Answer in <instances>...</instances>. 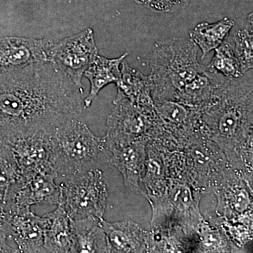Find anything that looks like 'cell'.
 <instances>
[{
	"label": "cell",
	"instance_id": "obj_25",
	"mask_svg": "<svg viewBox=\"0 0 253 253\" xmlns=\"http://www.w3.org/2000/svg\"><path fill=\"white\" fill-rule=\"evenodd\" d=\"M207 68L208 71L219 73L229 80L239 79L244 75L233 43L225 41L214 49V56Z\"/></svg>",
	"mask_w": 253,
	"mask_h": 253
},
{
	"label": "cell",
	"instance_id": "obj_19",
	"mask_svg": "<svg viewBox=\"0 0 253 253\" xmlns=\"http://www.w3.org/2000/svg\"><path fill=\"white\" fill-rule=\"evenodd\" d=\"M44 248L45 253H71L72 232L71 218L61 205L44 214Z\"/></svg>",
	"mask_w": 253,
	"mask_h": 253
},
{
	"label": "cell",
	"instance_id": "obj_18",
	"mask_svg": "<svg viewBox=\"0 0 253 253\" xmlns=\"http://www.w3.org/2000/svg\"><path fill=\"white\" fill-rule=\"evenodd\" d=\"M103 218L87 217L71 219V253H111L106 233L101 224Z\"/></svg>",
	"mask_w": 253,
	"mask_h": 253
},
{
	"label": "cell",
	"instance_id": "obj_2",
	"mask_svg": "<svg viewBox=\"0 0 253 253\" xmlns=\"http://www.w3.org/2000/svg\"><path fill=\"white\" fill-rule=\"evenodd\" d=\"M201 113L204 134L232 167L253 175V70L229 80L217 99Z\"/></svg>",
	"mask_w": 253,
	"mask_h": 253
},
{
	"label": "cell",
	"instance_id": "obj_21",
	"mask_svg": "<svg viewBox=\"0 0 253 253\" xmlns=\"http://www.w3.org/2000/svg\"><path fill=\"white\" fill-rule=\"evenodd\" d=\"M127 53L116 59H107L98 55L84 74L90 82L91 88L89 94L84 99V109L89 108L99 91L111 83H116L121 76L123 60L127 56Z\"/></svg>",
	"mask_w": 253,
	"mask_h": 253
},
{
	"label": "cell",
	"instance_id": "obj_24",
	"mask_svg": "<svg viewBox=\"0 0 253 253\" xmlns=\"http://www.w3.org/2000/svg\"><path fill=\"white\" fill-rule=\"evenodd\" d=\"M197 244L194 253H241L229 241L218 224L205 218L197 232Z\"/></svg>",
	"mask_w": 253,
	"mask_h": 253
},
{
	"label": "cell",
	"instance_id": "obj_20",
	"mask_svg": "<svg viewBox=\"0 0 253 253\" xmlns=\"http://www.w3.org/2000/svg\"><path fill=\"white\" fill-rule=\"evenodd\" d=\"M121 76L117 83L116 99L126 98L134 104L154 106L149 76H146L129 66L123 60Z\"/></svg>",
	"mask_w": 253,
	"mask_h": 253
},
{
	"label": "cell",
	"instance_id": "obj_14",
	"mask_svg": "<svg viewBox=\"0 0 253 253\" xmlns=\"http://www.w3.org/2000/svg\"><path fill=\"white\" fill-rule=\"evenodd\" d=\"M49 134L37 133L13 141L7 146L17 162L21 179L41 172L56 174L51 161Z\"/></svg>",
	"mask_w": 253,
	"mask_h": 253
},
{
	"label": "cell",
	"instance_id": "obj_23",
	"mask_svg": "<svg viewBox=\"0 0 253 253\" xmlns=\"http://www.w3.org/2000/svg\"><path fill=\"white\" fill-rule=\"evenodd\" d=\"M234 23L231 18L225 17L217 22H202L195 26L189 33V38L202 51L201 59H204L208 53L222 44Z\"/></svg>",
	"mask_w": 253,
	"mask_h": 253
},
{
	"label": "cell",
	"instance_id": "obj_1",
	"mask_svg": "<svg viewBox=\"0 0 253 253\" xmlns=\"http://www.w3.org/2000/svg\"><path fill=\"white\" fill-rule=\"evenodd\" d=\"M83 94V88L51 61L16 70L9 82L0 84V148L37 133H51L81 117Z\"/></svg>",
	"mask_w": 253,
	"mask_h": 253
},
{
	"label": "cell",
	"instance_id": "obj_4",
	"mask_svg": "<svg viewBox=\"0 0 253 253\" xmlns=\"http://www.w3.org/2000/svg\"><path fill=\"white\" fill-rule=\"evenodd\" d=\"M197 46L190 38H170L155 43L150 60L151 94L156 101H176L179 94L205 72L198 61Z\"/></svg>",
	"mask_w": 253,
	"mask_h": 253
},
{
	"label": "cell",
	"instance_id": "obj_7",
	"mask_svg": "<svg viewBox=\"0 0 253 253\" xmlns=\"http://www.w3.org/2000/svg\"><path fill=\"white\" fill-rule=\"evenodd\" d=\"M59 186L60 205L71 219L87 217L104 218L109 190L101 169H86L65 179Z\"/></svg>",
	"mask_w": 253,
	"mask_h": 253
},
{
	"label": "cell",
	"instance_id": "obj_6",
	"mask_svg": "<svg viewBox=\"0 0 253 253\" xmlns=\"http://www.w3.org/2000/svg\"><path fill=\"white\" fill-rule=\"evenodd\" d=\"M108 118L106 144H124L133 141H153L161 131V123L154 106L134 104L126 98L115 99Z\"/></svg>",
	"mask_w": 253,
	"mask_h": 253
},
{
	"label": "cell",
	"instance_id": "obj_16",
	"mask_svg": "<svg viewBox=\"0 0 253 253\" xmlns=\"http://www.w3.org/2000/svg\"><path fill=\"white\" fill-rule=\"evenodd\" d=\"M11 237L18 253H45L44 248V216L36 215L31 208L7 211Z\"/></svg>",
	"mask_w": 253,
	"mask_h": 253
},
{
	"label": "cell",
	"instance_id": "obj_8",
	"mask_svg": "<svg viewBox=\"0 0 253 253\" xmlns=\"http://www.w3.org/2000/svg\"><path fill=\"white\" fill-rule=\"evenodd\" d=\"M154 108L161 132L153 141L169 151H181L188 142L204 134L201 113L175 101H156Z\"/></svg>",
	"mask_w": 253,
	"mask_h": 253
},
{
	"label": "cell",
	"instance_id": "obj_13",
	"mask_svg": "<svg viewBox=\"0 0 253 253\" xmlns=\"http://www.w3.org/2000/svg\"><path fill=\"white\" fill-rule=\"evenodd\" d=\"M148 141H133L124 144H106L102 151L108 161L122 174L125 184L137 195H142L141 182L146 169Z\"/></svg>",
	"mask_w": 253,
	"mask_h": 253
},
{
	"label": "cell",
	"instance_id": "obj_15",
	"mask_svg": "<svg viewBox=\"0 0 253 253\" xmlns=\"http://www.w3.org/2000/svg\"><path fill=\"white\" fill-rule=\"evenodd\" d=\"M54 43L42 40L8 38L0 41V70H18L42 61H51Z\"/></svg>",
	"mask_w": 253,
	"mask_h": 253
},
{
	"label": "cell",
	"instance_id": "obj_12",
	"mask_svg": "<svg viewBox=\"0 0 253 253\" xmlns=\"http://www.w3.org/2000/svg\"><path fill=\"white\" fill-rule=\"evenodd\" d=\"M54 172H41L20 179L6 196V211L31 208L38 204L58 205L61 189L55 182Z\"/></svg>",
	"mask_w": 253,
	"mask_h": 253
},
{
	"label": "cell",
	"instance_id": "obj_5",
	"mask_svg": "<svg viewBox=\"0 0 253 253\" xmlns=\"http://www.w3.org/2000/svg\"><path fill=\"white\" fill-rule=\"evenodd\" d=\"M49 141L54 172L64 179L86 170L103 149L102 138L95 136L81 117L55 128Z\"/></svg>",
	"mask_w": 253,
	"mask_h": 253
},
{
	"label": "cell",
	"instance_id": "obj_3",
	"mask_svg": "<svg viewBox=\"0 0 253 253\" xmlns=\"http://www.w3.org/2000/svg\"><path fill=\"white\" fill-rule=\"evenodd\" d=\"M168 182L161 197L149 201L152 211L151 229H181L188 236L197 237L205 217L200 210L204 193L186 166L181 151L166 153Z\"/></svg>",
	"mask_w": 253,
	"mask_h": 253
},
{
	"label": "cell",
	"instance_id": "obj_26",
	"mask_svg": "<svg viewBox=\"0 0 253 253\" xmlns=\"http://www.w3.org/2000/svg\"><path fill=\"white\" fill-rule=\"evenodd\" d=\"M253 14L248 16L246 25L238 29L233 36V45L239 60L243 73L253 68Z\"/></svg>",
	"mask_w": 253,
	"mask_h": 253
},
{
	"label": "cell",
	"instance_id": "obj_11",
	"mask_svg": "<svg viewBox=\"0 0 253 253\" xmlns=\"http://www.w3.org/2000/svg\"><path fill=\"white\" fill-rule=\"evenodd\" d=\"M97 56L94 32L90 28L53 44L50 51L51 62L79 87H82V76Z\"/></svg>",
	"mask_w": 253,
	"mask_h": 253
},
{
	"label": "cell",
	"instance_id": "obj_9",
	"mask_svg": "<svg viewBox=\"0 0 253 253\" xmlns=\"http://www.w3.org/2000/svg\"><path fill=\"white\" fill-rule=\"evenodd\" d=\"M217 199L216 219L239 221L253 218V175L231 167L212 188Z\"/></svg>",
	"mask_w": 253,
	"mask_h": 253
},
{
	"label": "cell",
	"instance_id": "obj_28",
	"mask_svg": "<svg viewBox=\"0 0 253 253\" xmlns=\"http://www.w3.org/2000/svg\"><path fill=\"white\" fill-rule=\"evenodd\" d=\"M135 1H137V2L140 3V4H143L146 5V6H149L150 4H151V1L153 0H135Z\"/></svg>",
	"mask_w": 253,
	"mask_h": 253
},
{
	"label": "cell",
	"instance_id": "obj_10",
	"mask_svg": "<svg viewBox=\"0 0 253 253\" xmlns=\"http://www.w3.org/2000/svg\"><path fill=\"white\" fill-rule=\"evenodd\" d=\"M181 151L204 194L211 192L228 169L232 167L219 146L205 134L188 142Z\"/></svg>",
	"mask_w": 253,
	"mask_h": 253
},
{
	"label": "cell",
	"instance_id": "obj_27",
	"mask_svg": "<svg viewBox=\"0 0 253 253\" xmlns=\"http://www.w3.org/2000/svg\"><path fill=\"white\" fill-rule=\"evenodd\" d=\"M20 179L19 168L12 151L9 147L0 148V196L6 199Z\"/></svg>",
	"mask_w": 253,
	"mask_h": 253
},
{
	"label": "cell",
	"instance_id": "obj_22",
	"mask_svg": "<svg viewBox=\"0 0 253 253\" xmlns=\"http://www.w3.org/2000/svg\"><path fill=\"white\" fill-rule=\"evenodd\" d=\"M197 240L179 228L151 229L148 232L147 253H194Z\"/></svg>",
	"mask_w": 253,
	"mask_h": 253
},
{
	"label": "cell",
	"instance_id": "obj_17",
	"mask_svg": "<svg viewBox=\"0 0 253 253\" xmlns=\"http://www.w3.org/2000/svg\"><path fill=\"white\" fill-rule=\"evenodd\" d=\"M101 224L111 253H147L148 232L135 221L126 219L109 222L101 219Z\"/></svg>",
	"mask_w": 253,
	"mask_h": 253
}]
</instances>
